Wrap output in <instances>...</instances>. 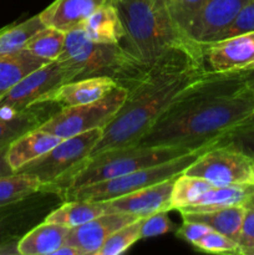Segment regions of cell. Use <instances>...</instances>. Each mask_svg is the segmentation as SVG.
I'll return each mask as SVG.
<instances>
[{"label": "cell", "mask_w": 254, "mask_h": 255, "mask_svg": "<svg viewBox=\"0 0 254 255\" xmlns=\"http://www.w3.org/2000/svg\"><path fill=\"white\" fill-rule=\"evenodd\" d=\"M202 47L204 66L211 74H231L254 69V31Z\"/></svg>", "instance_id": "8fae6325"}, {"label": "cell", "mask_w": 254, "mask_h": 255, "mask_svg": "<svg viewBox=\"0 0 254 255\" xmlns=\"http://www.w3.org/2000/svg\"><path fill=\"white\" fill-rule=\"evenodd\" d=\"M72 69L60 61L42 65L26 77L17 82L2 97H0V111L14 115L41 102L47 94L62 84L76 80Z\"/></svg>", "instance_id": "30bf717a"}, {"label": "cell", "mask_w": 254, "mask_h": 255, "mask_svg": "<svg viewBox=\"0 0 254 255\" xmlns=\"http://www.w3.org/2000/svg\"><path fill=\"white\" fill-rule=\"evenodd\" d=\"M219 142L232 144L236 148L248 154L249 157L254 158V125L233 129Z\"/></svg>", "instance_id": "836d02e7"}, {"label": "cell", "mask_w": 254, "mask_h": 255, "mask_svg": "<svg viewBox=\"0 0 254 255\" xmlns=\"http://www.w3.org/2000/svg\"><path fill=\"white\" fill-rule=\"evenodd\" d=\"M253 159H254V158H253ZM253 167H254V163H253Z\"/></svg>", "instance_id": "b9f144b4"}, {"label": "cell", "mask_w": 254, "mask_h": 255, "mask_svg": "<svg viewBox=\"0 0 254 255\" xmlns=\"http://www.w3.org/2000/svg\"><path fill=\"white\" fill-rule=\"evenodd\" d=\"M52 255H86L84 253V251H81L77 247L71 246V244H66L60 247L56 252H55Z\"/></svg>", "instance_id": "74e56055"}, {"label": "cell", "mask_w": 254, "mask_h": 255, "mask_svg": "<svg viewBox=\"0 0 254 255\" xmlns=\"http://www.w3.org/2000/svg\"><path fill=\"white\" fill-rule=\"evenodd\" d=\"M47 102L36 104L14 115L0 112V147L9 146L17 137L30 129L41 126L55 112L49 109Z\"/></svg>", "instance_id": "d6986e66"}, {"label": "cell", "mask_w": 254, "mask_h": 255, "mask_svg": "<svg viewBox=\"0 0 254 255\" xmlns=\"http://www.w3.org/2000/svg\"><path fill=\"white\" fill-rule=\"evenodd\" d=\"M138 219L126 213H106L87 223L70 228L66 237V244L77 247L86 255H96L106 239L122 227Z\"/></svg>", "instance_id": "5bb4252c"}, {"label": "cell", "mask_w": 254, "mask_h": 255, "mask_svg": "<svg viewBox=\"0 0 254 255\" xmlns=\"http://www.w3.org/2000/svg\"><path fill=\"white\" fill-rule=\"evenodd\" d=\"M127 89L116 86L104 99L80 106L61 107L40 126L42 131L69 138L95 128H105L124 105Z\"/></svg>", "instance_id": "ba28073f"}, {"label": "cell", "mask_w": 254, "mask_h": 255, "mask_svg": "<svg viewBox=\"0 0 254 255\" xmlns=\"http://www.w3.org/2000/svg\"><path fill=\"white\" fill-rule=\"evenodd\" d=\"M117 85L114 79L109 76L85 77L62 84L61 86L47 94L40 104H54L61 107L80 106L96 102L104 99Z\"/></svg>", "instance_id": "9a60e30c"}, {"label": "cell", "mask_w": 254, "mask_h": 255, "mask_svg": "<svg viewBox=\"0 0 254 255\" xmlns=\"http://www.w3.org/2000/svg\"><path fill=\"white\" fill-rule=\"evenodd\" d=\"M254 193V184L213 186L191 206L179 209V213H204L232 206H244Z\"/></svg>", "instance_id": "ac0fdd59"}, {"label": "cell", "mask_w": 254, "mask_h": 255, "mask_svg": "<svg viewBox=\"0 0 254 255\" xmlns=\"http://www.w3.org/2000/svg\"><path fill=\"white\" fill-rule=\"evenodd\" d=\"M204 0H168L169 11L177 26L188 37V30L202 9Z\"/></svg>", "instance_id": "f546056e"}, {"label": "cell", "mask_w": 254, "mask_h": 255, "mask_svg": "<svg viewBox=\"0 0 254 255\" xmlns=\"http://www.w3.org/2000/svg\"><path fill=\"white\" fill-rule=\"evenodd\" d=\"M41 189V183L30 174L15 172L10 176L0 177V207L22 201Z\"/></svg>", "instance_id": "484cf974"}, {"label": "cell", "mask_w": 254, "mask_h": 255, "mask_svg": "<svg viewBox=\"0 0 254 255\" xmlns=\"http://www.w3.org/2000/svg\"><path fill=\"white\" fill-rule=\"evenodd\" d=\"M209 231L211 228L201 222L184 221L183 219V224L181 226V228L177 229V237L194 247Z\"/></svg>", "instance_id": "e575fe53"}, {"label": "cell", "mask_w": 254, "mask_h": 255, "mask_svg": "<svg viewBox=\"0 0 254 255\" xmlns=\"http://www.w3.org/2000/svg\"><path fill=\"white\" fill-rule=\"evenodd\" d=\"M254 111V96L241 72L212 74L173 105L138 139L139 146L211 147L238 128Z\"/></svg>", "instance_id": "6da1fadb"}, {"label": "cell", "mask_w": 254, "mask_h": 255, "mask_svg": "<svg viewBox=\"0 0 254 255\" xmlns=\"http://www.w3.org/2000/svg\"><path fill=\"white\" fill-rule=\"evenodd\" d=\"M212 75L204 61L163 65L142 72L127 84V97L115 119L104 128L91 156L136 144L157 121Z\"/></svg>", "instance_id": "7a4b0ae2"}, {"label": "cell", "mask_w": 254, "mask_h": 255, "mask_svg": "<svg viewBox=\"0 0 254 255\" xmlns=\"http://www.w3.org/2000/svg\"><path fill=\"white\" fill-rule=\"evenodd\" d=\"M246 212L247 208L244 206H232L204 213H182V218L184 221L201 222L213 231L238 242Z\"/></svg>", "instance_id": "cb8c5ba5"}, {"label": "cell", "mask_w": 254, "mask_h": 255, "mask_svg": "<svg viewBox=\"0 0 254 255\" xmlns=\"http://www.w3.org/2000/svg\"><path fill=\"white\" fill-rule=\"evenodd\" d=\"M207 148H209V147H202V148L194 149L189 153L177 157V158L171 159L168 162H163V163L156 164V166L138 169V171L125 174V176L97 182V183L87 184V186L65 192L61 197L66 201H72V199L110 201V199L119 198V197L126 196V194L132 193V192L144 188V187H149L152 184L159 183V182L167 181V179L179 176Z\"/></svg>", "instance_id": "8992f818"}, {"label": "cell", "mask_w": 254, "mask_h": 255, "mask_svg": "<svg viewBox=\"0 0 254 255\" xmlns=\"http://www.w3.org/2000/svg\"><path fill=\"white\" fill-rule=\"evenodd\" d=\"M244 207L248 209H252V211H254V193L249 197L248 201H247L246 204H244Z\"/></svg>", "instance_id": "60d3db41"}, {"label": "cell", "mask_w": 254, "mask_h": 255, "mask_svg": "<svg viewBox=\"0 0 254 255\" xmlns=\"http://www.w3.org/2000/svg\"><path fill=\"white\" fill-rule=\"evenodd\" d=\"M82 29L92 41L101 44H121L125 37L121 17L111 1L92 12L84 22Z\"/></svg>", "instance_id": "44dd1931"}, {"label": "cell", "mask_w": 254, "mask_h": 255, "mask_svg": "<svg viewBox=\"0 0 254 255\" xmlns=\"http://www.w3.org/2000/svg\"><path fill=\"white\" fill-rule=\"evenodd\" d=\"M254 159L228 143L204 149L183 173L207 179L213 186L254 184Z\"/></svg>", "instance_id": "9c48e42d"}, {"label": "cell", "mask_w": 254, "mask_h": 255, "mask_svg": "<svg viewBox=\"0 0 254 255\" xmlns=\"http://www.w3.org/2000/svg\"><path fill=\"white\" fill-rule=\"evenodd\" d=\"M106 213L110 212L105 201L72 199L66 201L61 207L52 211L45 218V222L60 224L67 228H75Z\"/></svg>", "instance_id": "603a6c76"}, {"label": "cell", "mask_w": 254, "mask_h": 255, "mask_svg": "<svg viewBox=\"0 0 254 255\" xmlns=\"http://www.w3.org/2000/svg\"><path fill=\"white\" fill-rule=\"evenodd\" d=\"M47 62L51 61L36 56L27 49L0 57V97L24 77Z\"/></svg>", "instance_id": "7402d4cb"}, {"label": "cell", "mask_w": 254, "mask_h": 255, "mask_svg": "<svg viewBox=\"0 0 254 255\" xmlns=\"http://www.w3.org/2000/svg\"><path fill=\"white\" fill-rule=\"evenodd\" d=\"M125 29L121 46L142 72L163 65L204 61L203 47L177 26L168 0H110Z\"/></svg>", "instance_id": "3957f363"}, {"label": "cell", "mask_w": 254, "mask_h": 255, "mask_svg": "<svg viewBox=\"0 0 254 255\" xmlns=\"http://www.w3.org/2000/svg\"><path fill=\"white\" fill-rule=\"evenodd\" d=\"M241 75H242V79H243L247 90H248V91L254 96V69L242 71Z\"/></svg>", "instance_id": "f35d334b"}, {"label": "cell", "mask_w": 254, "mask_h": 255, "mask_svg": "<svg viewBox=\"0 0 254 255\" xmlns=\"http://www.w3.org/2000/svg\"><path fill=\"white\" fill-rule=\"evenodd\" d=\"M194 247L209 254H242L238 242L213 229H211Z\"/></svg>", "instance_id": "4dcf8cb0"}, {"label": "cell", "mask_w": 254, "mask_h": 255, "mask_svg": "<svg viewBox=\"0 0 254 255\" xmlns=\"http://www.w3.org/2000/svg\"><path fill=\"white\" fill-rule=\"evenodd\" d=\"M242 254L254 255V211L247 208L238 241Z\"/></svg>", "instance_id": "d590c367"}, {"label": "cell", "mask_w": 254, "mask_h": 255, "mask_svg": "<svg viewBox=\"0 0 254 255\" xmlns=\"http://www.w3.org/2000/svg\"><path fill=\"white\" fill-rule=\"evenodd\" d=\"M192 152L191 149L168 146H132L109 149L92 156L80 168L70 173L46 191L55 192L60 196L65 192L107 181L132 173L138 169L168 162Z\"/></svg>", "instance_id": "277c9868"}, {"label": "cell", "mask_w": 254, "mask_h": 255, "mask_svg": "<svg viewBox=\"0 0 254 255\" xmlns=\"http://www.w3.org/2000/svg\"><path fill=\"white\" fill-rule=\"evenodd\" d=\"M211 187H213V184L207 181V179L197 176H189V174L181 173L176 178L173 188H172V209L179 211V209L184 208V207L191 206L194 201H197Z\"/></svg>", "instance_id": "83f0119b"}, {"label": "cell", "mask_w": 254, "mask_h": 255, "mask_svg": "<svg viewBox=\"0 0 254 255\" xmlns=\"http://www.w3.org/2000/svg\"><path fill=\"white\" fill-rule=\"evenodd\" d=\"M110 0H54L39 14L44 26L69 32L82 29L84 22Z\"/></svg>", "instance_id": "2e32d148"}, {"label": "cell", "mask_w": 254, "mask_h": 255, "mask_svg": "<svg viewBox=\"0 0 254 255\" xmlns=\"http://www.w3.org/2000/svg\"><path fill=\"white\" fill-rule=\"evenodd\" d=\"M251 0H204L202 9L188 30V39L204 46L237 16Z\"/></svg>", "instance_id": "4fadbf2b"}, {"label": "cell", "mask_w": 254, "mask_h": 255, "mask_svg": "<svg viewBox=\"0 0 254 255\" xmlns=\"http://www.w3.org/2000/svg\"><path fill=\"white\" fill-rule=\"evenodd\" d=\"M177 177L152 184L149 187H144L119 198L105 201L109 212L110 213H115V212L126 213L137 218H144L157 212L172 211V188H173Z\"/></svg>", "instance_id": "7c38bea8"}, {"label": "cell", "mask_w": 254, "mask_h": 255, "mask_svg": "<svg viewBox=\"0 0 254 255\" xmlns=\"http://www.w3.org/2000/svg\"><path fill=\"white\" fill-rule=\"evenodd\" d=\"M254 31V0H251L237 16L229 22L226 29L222 30L212 42L221 41V40L229 39V37L237 36V35L246 34V32ZM211 44V42H209Z\"/></svg>", "instance_id": "1f68e13d"}, {"label": "cell", "mask_w": 254, "mask_h": 255, "mask_svg": "<svg viewBox=\"0 0 254 255\" xmlns=\"http://www.w3.org/2000/svg\"><path fill=\"white\" fill-rule=\"evenodd\" d=\"M62 139L64 138L56 134L42 131L40 127L30 129L7 146V163L15 172H17L27 163L47 153Z\"/></svg>", "instance_id": "e0dca14e"}, {"label": "cell", "mask_w": 254, "mask_h": 255, "mask_svg": "<svg viewBox=\"0 0 254 255\" xmlns=\"http://www.w3.org/2000/svg\"><path fill=\"white\" fill-rule=\"evenodd\" d=\"M176 231V224L169 219L167 212H157L142 218L141 239L152 238Z\"/></svg>", "instance_id": "d6a6232c"}, {"label": "cell", "mask_w": 254, "mask_h": 255, "mask_svg": "<svg viewBox=\"0 0 254 255\" xmlns=\"http://www.w3.org/2000/svg\"><path fill=\"white\" fill-rule=\"evenodd\" d=\"M55 61H60L76 72L79 79L109 76L119 86L142 74L141 67L120 44H101L92 41L84 29L66 32L64 49Z\"/></svg>", "instance_id": "5b68a950"}, {"label": "cell", "mask_w": 254, "mask_h": 255, "mask_svg": "<svg viewBox=\"0 0 254 255\" xmlns=\"http://www.w3.org/2000/svg\"><path fill=\"white\" fill-rule=\"evenodd\" d=\"M6 151H7V146L0 147V177L10 176V174L15 173L14 169H12L11 167H10V164L7 163Z\"/></svg>", "instance_id": "8d00e7d4"}, {"label": "cell", "mask_w": 254, "mask_h": 255, "mask_svg": "<svg viewBox=\"0 0 254 255\" xmlns=\"http://www.w3.org/2000/svg\"><path fill=\"white\" fill-rule=\"evenodd\" d=\"M41 27H44V24L37 14L19 24L0 29V57L25 49L30 37Z\"/></svg>", "instance_id": "d4e9b609"}, {"label": "cell", "mask_w": 254, "mask_h": 255, "mask_svg": "<svg viewBox=\"0 0 254 255\" xmlns=\"http://www.w3.org/2000/svg\"><path fill=\"white\" fill-rule=\"evenodd\" d=\"M67 227L44 222L27 232L16 244L17 254L52 255L66 242Z\"/></svg>", "instance_id": "ffe728a7"}, {"label": "cell", "mask_w": 254, "mask_h": 255, "mask_svg": "<svg viewBox=\"0 0 254 255\" xmlns=\"http://www.w3.org/2000/svg\"><path fill=\"white\" fill-rule=\"evenodd\" d=\"M141 224L142 218H138L112 233L96 255H120L125 253L141 239Z\"/></svg>", "instance_id": "f1b7e54d"}, {"label": "cell", "mask_w": 254, "mask_h": 255, "mask_svg": "<svg viewBox=\"0 0 254 255\" xmlns=\"http://www.w3.org/2000/svg\"><path fill=\"white\" fill-rule=\"evenodd\" d=\"M65 36L66 32L60 31L54 27L44 26L30 37L25 49L41 59L55 61L64 49Z\"/></svg>", "instance_id": "4316f807"}, {"label": "cell", "mask_w": 254, "mask_h": 255, "mask_svg": "<svg viewBox=\"0 0 254 255\" xmlns=\"http://www.w3.org/2000/svg\"><path fill=\"white\" fill-rule=\"evenodd\" d=\"M252 125H254V111H253V112H252V115H251V116H249V117H248V119H247V120H246V121H244V122H243V124H242V125H241V126H239V127H246V126H252ZM239 127H238V128H239Z\"/></svg>", "instance_id": "ab89813d"}, {"label": "cell", "mask_w": 254, "mask_h": 255, "mask_svg": "<svg viewBox=\"0 0 254 255\" xmlns=\"http://www.w3.org/2000/svg\"><path fill=\"white\" fill-rule=\"evenodd\" d=\"M104 128H95L77 136L64 138L40 158L30 162L17 172L30 174L46 191L82 166L91 156L95 144L100 141Z\"/></svg>", "instance_id": "52a82bcc"}]
</instances>
